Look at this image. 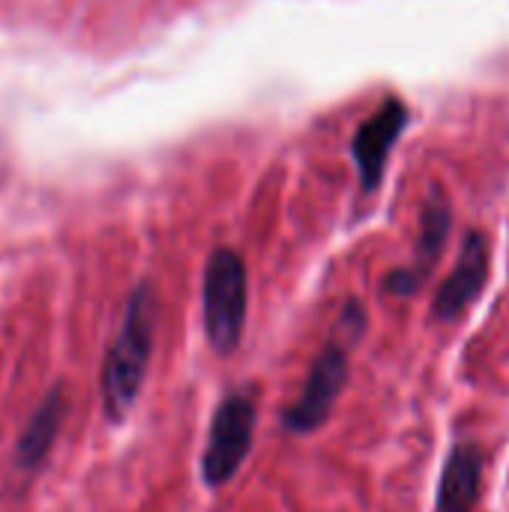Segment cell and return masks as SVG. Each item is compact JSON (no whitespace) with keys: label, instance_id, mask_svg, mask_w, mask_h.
<instances>
[{"label":"cell","instance_id":"8","mask_svg":"<svg viewBox=\"0 0 509 512\" xmlns=\"http://www.w3.org/2000/svg\"><path fill=\"white\" fill-rule=\"evenodd\" d=\"M483 447L477 441H459L453 444L441 483H438V512H471L480 501V486H483Z\"/></svg>","mask_w":509,"mask_h":512},{"label":"cell","instance_id":"6","mask_svg":"<svg viewBox=\"0 0 509 512\" xmlns=\"http://www.w3.org/2000/svg\"><path fill=\"white\" fill-rule=\"evenodd\" d=\"M453 228V210L450 201L441 189H432L426 204H423V216H420V240H417V258L408 267H396L384 276V291L393 297H414L426 279L432 276V270L441 261V252L447 246Z\"/></svg>","mask_w":509,"mask_h":512},{"label":"cell","instance_id":"5","mask_svg":"<svg viewBox=\"0 0 509 512\" xmlns=\"http://www.w3.org/2000/svg\"><path fill=\"white\" fill-rule=\"evenodd\" d=\"M408 105L396 96H387L378 111L363 120L354 132V144H351V153H354V162H357V171H360V183L366 192H378L384 177H387V162L393 156V147L396 141L402 138L405 126H408Z\"/></svg>","mask_w":509,"mask_h":512},{"label":"cell","instance_id":"4","mask_svg":"<svg viewBox=\"0 0 509 512\" xmlns=\"http://www.w3.org/2000/svg\"><path fill=\"white\" fill-rule=\"evenodd\" d=\"M351 378V360H348V345L333 339L312 363L309 378L300 390V396L282 408L279 423L288 435H312L318 432L330 417L345 393Z\"/></svg>","mask_w":509,"mask_h":512},{"label":"cell","instance_id":"7","mask_svg":"<svg viewBox=\"0 0 509 512\" xmlns=\"http://www.w3.org/2000/svg\"><path fill=\"white\" fill-rule=\"evenodd\" d=\"M489 270H492L489 237L480 231H468L462 240V252H459L453 273L441 282V288L435 294L432 318L441 324L459 321L480 300V294L489 282Z\"/></svg>","mask_w":509,"mask_h":512},{"label":"cell","instance_id":"10","mask_svg":"<svg viewBox=\"0 0 509 512\" xmlns=\"http://www.w3.org/2000/svg\"><path fill=\"white\" fill-rule=\"evenodd\" d=\"M366 306L360 303V300H348L345 306H342V315H339V342H345L348 348L354 345V342H360L363 339V333H366Z\"/></svg>","mask_w":509,"mask_h":512},{"label":"cell","instance_id":"2","mask_svg":"<svg viewBox=\"0 0 509 512\" xmlns=\"http://www.w3.org/2000/svg\"><path fill=\"white\" fill-rule=\"evenodd\" d=\"M249 312V273L234 249H216L204 267V330L216 354L240 348Z\"/></svg>","mask_w":509,"mask_h":512},{"label":"cell","instance_id":"3","mask_svg":"<svg viewBox=\"0 0 509 512\" xmlns=\"http://www.w3.org/2000/svg\"><path fill=\"white\" fill-rule=\"evenodd\" d=\"M255 423H258L255 399L243 390L228 393L216 405L207 432V447L201 456V480L207 489H222L240 474V468L252 453Z\"/></svg>","mask_w":509,"mask_h":512},{"label":"cell","instance_id":"9","mask_svg":"<svg viewBox=\"0 0 509 512\" xmlns=\"http://www.w3.org/2000/svg\"><path fill=\"white\" fill-rule=\"evenodd\" d=\"M66 408H69V399H66V390L57 384L45 393V399L36 405V411L30 414L18 444H15V465L18 471L24 474H33L45 465L48 453L54 450V441L60 435V426H63V417H66Z\"/></svg>","mask_w":509,"mask_h":512},{"label":"cell","instance_id":"1","mask_svg":"<svg viewBox=\"0 0 509 512\" xmlns=\"http://www.w3.org/2000/svg\"><path fill=\"white\" fill-rule=\"evenodd\" d=\"M156 315V294L150 282H141L126 300L123 324L102 363V411L108 423H126L141 396L156 342Z\"/></svg>","mask_w":509,"mask_h":512}]
</instances>
